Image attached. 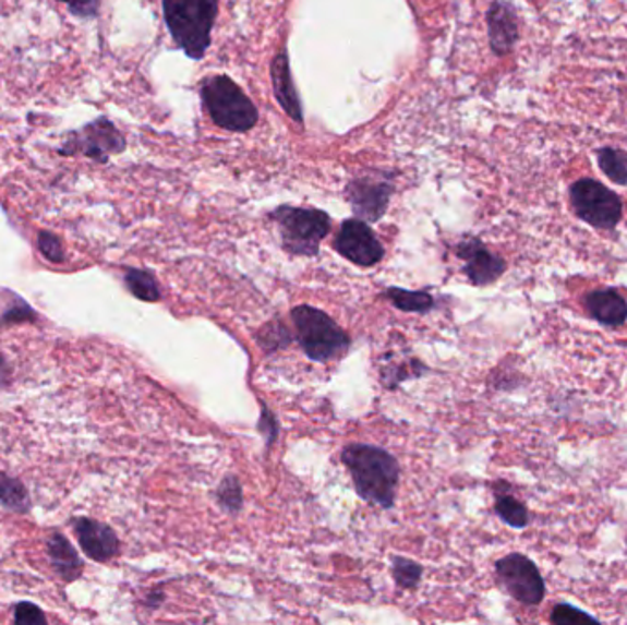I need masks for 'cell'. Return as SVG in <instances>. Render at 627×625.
<instances>
[{
    "instance_id": "26",
    "label": "cell",
    "mask_w": 627,
    "mask_h": 625,
    "mask_svg": "<svg viewBox=\"0 0 627 625\" xmlns=\"http://www.w3.org/2000/svg\"><path fill=\"white\" fill-rule=\"evenodd\" d=\"M37 242H39L40 253H43L50 263H63L64 250L58 236H53L50 231H40Z\"/></svg>"
},
{
    "instance_id": "1",
    "label": "cell",
    "mask_w": 627,
    "mask_h": 625,
    "mask_svg": "<svg viewBox=\"0 0 627 625\" xmlns=\"http://www.w3.org/2000/svg\"><path fill=\"white\" fill-rule=\"evenodd\" d=\"M341 460L363 501L386 510L393 508L400 482V465L387 449L371 444H349L341 452Z\"/></svg>"
},
{
    "instance_id": "30",
    "label": "cell",
    "mask_w": 627,
    "mask_h": 625,
    "mask_svg": "<svg viewBox=\"0 0 627 625\" xmlns=\"http://www.w3.org/2000/svg\"><path fill=\"white\" fill-rule=\"evenodd\" d=\"M161 602H164V594H161V592H155V594H150L149 602L147 603L153 605V608H158Z\"/></svg>"
},
{
    "instance_id": "28",
    "label": "cell",
    "mask_w": 627,
    "mask_h": 625,
    "mask_svg": "<svg viewBox=\"0 0 627 625\" xmlns=\"http://www.w3.org/2000/svg\"><path fill=\"white\" fill-rule=\"evenodd\" d=\"M15 624L19 625H45L47 618L37 605L29 602L19 603L15 608Z\"/></svg>"
},
{
    "instance_id": "16",
    "label": "cell",
    "mask_w": 627,
    "mask_h": 625,
    "mask_svg": "<svg viewBox=\"0 0 627 625\" xmlns=\"http://www.w3.org/2000/svg\"><path fill=\"white\" fill-rule=\"evenodd\" d=\"M48 557L52 567L63 581H75L83 574V562L63 533H52L47 543Z\"/></svg>"
},
{
    "instance_id": "29",
    "label": "cell",
    "mask_w": 627,
    "mask_h": 625,
    "mask_svg": "<svg viewBox=\"0 0 627 625\" xmlns=\"http://www.w3.org/2000/svg\"><path fill=\"white\" fill-rule=\"evenodd\" d=\"M69 8V12L74 17L94 19L99 13V2L101 0H58Z\"/></svg>"
},
{
    "instance_id": "17",
    "label": "cell",
    "mask_w": 627,
    "mask_h": 625,
    "mask_svg": "<svg viewBox=\"0 0 627 625\" xmlns=\"http://www.w3.org/2000/svg\"><path fill=\"white\" fill-rule=\"evenodd\" d=\"M384 298L389 299L395 309L411 312V314H427L435 307L432 293L424 292V290L417 292V290L391 287L384 292Z\"/></svg>"
},
{
    "instance_id": "3",
    "label": "cell",
    "mask_w": 627,
    "mask_h": 625,
    "mask_svg": "<svg viewBox=\"0 0 627 625\" xmlns=\"http://www.w3.org/2000/svg\"><path fill=\"white\" fill-rule=\"evenodd\" d=\"M296 327V339L312 362L327 363L340 358L351 347V336L328 316L327 312L300 304L290 312Z\"/></svg>"
},
{
    "instance_id": "14",
    "label": "cell",
    "mask_w": 627,
    "mask_h": 625,
    "mask_svg": "<svg viewBox=\"0 0 627 625\" xmlns=\"http://www.w3.org/2000/svg\"><path fill=\"white\" fill-rule=\"evenodd\" d=\"M490 47L495 56H507L518 40V19L513 7L503 0H495L489 10Z\"/></svg>"
},
{
    "instance_id": "27",
    "label": "cell",
    "mask_w": 627,
    "mask_h": 625,
    "mask_svg": "<svg viewBox=\"0 0 627 625\" xmlns=\"http://www.w3.org/2000/svg\"><path fill=\"white\" fill-rule=\"evenodd\" d=\"M261 435L265 438L266 448L270 449L274 446V442L277 441L279 436V424H277V419L272 413L270 409L266 404L261 401V420L260 425H257Z\"/></svg>"
},
{
    "instance_id": "9",
    "label": "cell",
    "mask_w": 627,
    "mask_h": 625,
    "mask_svg": "<svg viewBox=\"0 0 627 625\" xmlns=\"http://www.w3.org/2000/svg\"><path fill=\"white\" fill-rule=\"evenodd\" d=\"M334 248L341 257L362 268L381 263L386 253L382 242L376 239L374 231L362 218H349L341 225L338 236L334 239Z\"/></svg>"
},
{
    "instance_id": "8",
    "label": "cell",
    "mask_w": 627,
    "mask_h": 625,
    "mask_svg": "<svg viewBox=\"0 0 627 625\" xmlns=\"http://www.w3.org/2000/svg\"><path fill=\"white\" fill-rule=\"evenodd\" d=\"M495 576L501 587L523 605H538L545 598V581L530 557L513 552L495 563Z\"/></svg>"
},
{
    "instance_id": "19",
    "label": "cell",
    "mask_w": 627,
    "mask_h": 625,
    "mask_svg": "<svg viewBox=\"0 0 627 625\" xmlns=\"http://www.w3.org/2000/svg\"><path fill=\"white\" fill-rule=\"evenodd\" d=\"M0 505L19 514L29 510L28 492L23 482L2 471H0Z\"/></svg>"
},
{
    "instance_id": "10",
    "label": "cell",
    "mask_w": 627,
    "mask_h": 625,
    "mask_svg": "<svg viewBox=\"0 0 627 625\" xmlns=\"http://www.w3.org/2000/svg\"><path fill=\"white\" fill-rule=\"evenodd\" d=\"M393 190H395L393 178L387 175H382V177L369 175V177H357L351 180L347 185L346 196L358 218L367 220V223H376L384 217Z\"/></svg>"
},
{
    "instance_id": "7",
    "label": "cell",
    "mask_w": 627,
    "mask_h": 625,
    "mask_svg": "<svg viewBox=\"0 0 627 625\" xmlns=\"http://www.w3.org/2000/svg\"><path fill=\"white\" fill-rule=\"evenodd\" d=\"M128 140L109 118L91 121L80 131L70 132L69 139L59 147L61 156L85 155L98 164H107L110 156L123 153Z\"/></svg>"
},
{
    "instance_id": "22",
    "label": "cell",
    "mask_w": 627,
    "mask_h": 625,
    "mask_svg": "<svg viewBox=\"0 0 627 625\" xmlns=\"http://www.w3.org/2000/svg\"><path fill=\"white\" fill-rule=\"evenodd\" d=\"M600 169L615 182L627 184V155L624 151L605 147L599 153Z\"/></svg>"
},
{
    "instance_id": "24",
    "label": "cell",
    "mask_w": 627,
    "mask_h": 625,
    "mask_svg": "<svg viewBox=\"0 0 627 625\" xmlns=\"http://www.w3.org/2000/svg\"><path fill=\"white\" fill-rule=\"evenodd\" d=\"M219 505L225 508L226 512L230 514H239L242 510V486L239 479L236 476H228L222 479L219 488H217V494H215Z\"/></svg>"
},
{
    "instance_id": "13",
    "label": "cell",
    "mask_w": 627,
    "mask_h": 625,
    "mask_svg": "<svg viewBox=\"0 0 627 625\" xmlns=\"http://www.w3.org/2000/svg\"><path fill=\"white\" fill-rule=\"evenodd\" d=\"M583 307L594 322L604 327H622L627 322V301L615 288H599L583 299Z\"/></svg>"
},
{
    "instance_id": "18",
    "label": "cell",
    "mask_w": 627,
    "mask_h": 625,
    "mask_svg": "<svg viewBox=\"0 0 627 625\" xmlns=\"http://www.w3.org/2000/svg\"><path fill=\"white\" fill-rule=\"evenodd\" d=\"M123 281L128 285L129 292L134 298L145 303H156L160 301L161 292L158 279L153 272L140 271V268H128L123 274Z\"/></svg>"
},
{
    "instance_id": "11",
    "label": "cell",
    "mask_w": 627,
    "mask_h": 625,
    "mask_svg": "<svg viewBox=\"0 0 627 625\" xmlns=\"http://www.w3.org/2000/svg\"><path fill=\"white\" fill-rule=\"evenodd\" d=\"M457 255L465 261L462 272L467 274L468 281L472 283L473 287H489L507 271L505 259L490 252L478 237H468L459 242Z\"/></svg>"
},
{
    "instance_id": "21",
    "label": "cell",
    "mask_w": 627,
    "mask_h": 625,
    "mask_svg": "<svg viewBox=\"0 0 627 625\" xmlns=\"http://www.w3.org/2000/svg\"><path fill=\"white\" fill-rule=\"evenodd\" d=\"M255 339L261 345V349L272 354L276 350L287 349L288 345L294 341V336L288 330L285 323L276 320V322L266 323L265 327L260 328V333L255 334Z\"/></svg>"
},
{
    "instance_id": "12",
    "label": "cell",
    "mask_w": 627,
    "mask_h": 625,
    "mask_svg": "<svg viewBox=\"0 0 627 625\" xmlns=\"http://www.w3.org/2000/svg\"><path fill=\"white\" fill-rule=\"evenodd\" d=\"M72 530L83 552L94 562L105 563L118 556L120 540L109 525L94 521L88 517H75L72 521Z\"/></svg>"
},
{
    "instance_id": "6",
    "label": "cell",
    "mask_w": 627,
    "mask_h": 625,
    "mask_svg": "<svg viewBox=\"0 0 627 625\" xmlns=\"http://www.w3.org/2000/svg\"><path fill=\"white\" fill-rule=\"evenodd\" d=\"M570 204L578 218L596 230H615L622 218L618 195L596 180H578L570 188Z\"/></svg>"
},
{
    "instance_id": "2",
    "label": "cell",
    "mask_w": 627,
    "mask_h": 625,
    "mask_svg": "<svg viewBox=\"0 0 627 625\" xmlns=\"http://www.w3.org/2000/svg\"><path fill=\"white\" fill-rule=\"evenodd\" d=\"M219 0H164V17L174 43L191 59H202L212 45Z\"/></svg>"
},
{
    "instance_id": "25",
    "label": "cell",
    "mask_w": 627,
    "mask_h": 625,
    "mask_svg": "<svg viewBox=\"0 0 627 625\" xmlns=\"http://www.w3.org/2000/svg\"><path fill=\"white\" fill-rule=\"evenodd\" d=\"M586 622H599V618H594L593 614L580 611L578 608H572L569 603H559L551 613V624L554 625L586 624Z\"/></svg>"
},
{
    "instance_id": "5",
    "label": "cell",
    "mask_w": 627,
    "mask_h": 625,
    "mask_svg": "<svg viewBox=\"0 0 627 625\" xmlns=\"http://www.w3.org/2000/svg\"><path fill=\"white\" fill-rule=\"evenodd\" d=\"M202 99L215 125L226 131L246 132L260 120L255 105L228 75L209 77L202 85Z\"/></svg>"
},
{
    "instance_id": "15",
    "label": "cell",
    "mask_w": 627,
    "mask_h": 625,
    "mask_svg": "<svg viewBox=\"0 0 627 625\" xmlns=\"http://www.w3.org/2000/svg\"><path fill=\"white\" fill-rule=\"evenodd\" d=\"M272 85L277 101L281 105L282 110L287 112L296 123L303 125V110H301L300 96L296 93L294 80L290 72L287 50L277 53L276 59L272 61L270 67Z\"/></svg>"
},
{
    "instance_id": "4",
    "label": "cell",
    "mask_w": 627,
    "mask_h": 625,
    "mask_svg": "<svg viewBox=\"0 0 627 625\" xmlns=\"http://www.w3.org/2000/svg\"><path fill=\"white\" fill-rule=\"evenodd\" d=\"M281 233L282 248L290 255L314 257L330 231V217L312 207L279 206L270 213Z\"/></svg>"
},
{
    "instance_id": "20",
    "label": "cell",
    "mask_w": 627,
    "mask_h": 625,
    "mask_svg": "<svg viewBox=\"0 0 627 625\" xmlns=\"http://www.w3.org/2000/svg\"><path fill=\"white\" fill-rule=\"evenodd\" d=\"M494 508L501 521L507 522L508 527L524 528L529 525L530 516L527 506L514 495L495 492Z\"/></svg>"
},
{
    "instance_id": "23",
    "label": "cell",
    "mask_w": 627,
    "mask_h": 625,
    "mask_svg": "<svg viewBox=\"0 0 627 625\" xmlns=\"http://www.w3.org/2000/svg\"><path fill=\"white\" fill-rule=\"evenodd\" d=\"M422 573H424V568H422L421 563L403 556L393 557L391 574L398 587L408 589V591L414 589L421 584Z\"/></svg>"
}]
</instances>
